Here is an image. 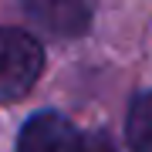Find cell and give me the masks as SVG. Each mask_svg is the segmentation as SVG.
I'll return each instance as SVG.
<instances>
[{"label": "cell", "instance_id": "277c9868", "mask_svg": "<svg viewBox=\"0 0 152 152\" xmlns=\"http://www.w3.org/2000/svg\"><path fill=\"white\" fill-rule=\"evenodd\" d=\"M125 142L132 152H152V91L132 98L125 118Z\"/></svg>", "mask_w": 152, "mask_h": 152}, {"label": "cell", "instance_id": "5b68a950", "mask_svg": "<svg viewBox=\"0 0 152 152\" xmlns=\"http://www.w3.org/2000/svg\"><path fill=\"white\" fill-rule=\"evenodd\" d=\"M85 152H115V145H112V139H108V135L95 132V135H88V139H85Z\"/></svg>", "mask_w": 152, "mask_h": 152}, {"label": "cell", "instance_id": "3957f363", "mask_svg": "<svg viewBox=\"0 0 152 152\" xmlns=\"http://www.w3.org/2000/svg\"><path fill=\"white\" fill-rule=\"evenodd\" d=\"M24 10L31 20H37L48 34H58V37H78L88 31V20H91V10L78 0H37Z\"/></svg>", "mask_w": 152, "mask_h": 152}, {"label": "cell", "instance_id": "7a4b0ae2", "mask_svg": "<svg viewBox=\"0 0 152 152\" xmlns=\"http://www.w3.org/2000/svg\"><path fill=\"white\" fill-rule=\"evenodd\" d=\"M17 152H85V135L58 112H37L24 122Z\"/></svg>", "mask_w": 152, "mask_h": 152}, {"label": "cell", "instance_id": "6da1fadb", "mask_svg": "<svg viewBox=\"0 0 152 152\" xmlns=\"http://www.w3.org/2000/svg\"><path fill=\"white\" fill-rule=\"evenodd\" d=\"M44 71L37 37L20 27H0V102H20Z\"/></svg>", "mask_w": 152, "mask_h": 152}]
</instances>
